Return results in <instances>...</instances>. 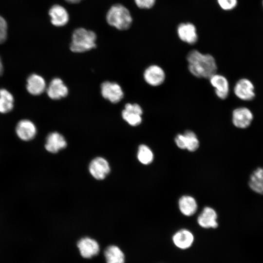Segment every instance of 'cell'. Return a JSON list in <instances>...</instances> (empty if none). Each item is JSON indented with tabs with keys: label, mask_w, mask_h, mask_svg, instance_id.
Segmentation results:
<instances>
[{
	"label": "cell",
	"mask_w": 263,
	"mask_h": 263,
	"mask_svg": "<svg viewBox=\"0 0 263 263\" xmlns=\"http://www.w3.org/2000/svg\"><path fill=\"white\" fill-rule=\"evenodd\" d=\"M187 60L189 72L196 77L209 79L217 72L215 59L210 54L193 50L188 54Z\"/></svg>",
	"instance_id": "1"
},
{
	"label": "cell",
	"mask_w": 263,
	"mask_h": 263,
	"mask_svg": "<svg viewBox=\"0 0 263 263\" xmlns=\"http://www.w3.org/2000/svg\"><path fill=\"white\" fill-rule=\"evenodd\" d=\"M96 35L84 28L75 29L72 36L70 48L74 53H83L96 47Z\"/></svg>",
	"instance_id": "2"
},
{
	"label": "cell",
	"mask_w": 263,
	"mask_h": 263,
	"mask_svg": "<svg viewBox=\"0 0 263 263\" xmlns=\"http://www.w3.org/2000/svg\"><path fill=\"white\" fill-rule=\"evenodd\" d=\"M106 18L110 25L119 30L128 29L132 22V18L130 11L121 4L112 5L108 10Z\"/></svg>",
	"instance_id": "3"
},
{
	"label": "cell",
	"mask_w": 263,
	"mask_h": 263,
	"mask_svg": "<svg viewBox=\"0 0 263 263\" xmlns=\"http://www.w3.org/2000/svg\"><path fill=\"white\" fill-rule=\"evenodd\" d=\"M233 91L235 95L244 101L251 100L255 96L253 84L245 78H241L236 83Z\"/></svg>",
	"instance_id": "4"
},
{
	"label": "cell",
	"mask_w": 263,
	"mask_h": 263,
	"mask_svg": "<svg viewBox=\"0 0 263 263\" xmlns=\"http://www.w3.org/2000/svg\"><path fill=\"white\" fill-rule=\"evenodd\" d=\"M143 110L141 106L136 103H127L122 112L123 119L129 125L136 126L142 121Z\"/></svg>",
	"instance_id": "5"
},
{
	"label": "cell",
	"mask_w": 263,
	"mask_h": 263,
	"mask_svg": "<svg viewBox=\"0 0 263 263\" xmlns=\"http://www.w3.org/2000/svg\"><path fill=\"white\" fill-rule=\"evenodd\" d=\"M145 81L151 86L156 87L162 84L166 79L164 70L157 65H151L145 70L144 74Z\"/></svg>",
	"instance_id": "6"
},
{
	"label": "cell",
	"mask_w": 263,
	"mask_h": 263,
	"mask_svg": "<svg viewBox=\"0 0 263 263\" xmlns=\"http://www.w3.org/2000/svg\"><path fill=\"white\" fill-rule=\"evenodd\" d=\"M253 119L251 111L246 107L235 109L232 113V122L234 126L240 129H245L251 124Z\"/></svg>",
	"instance_id": "7"
},
{
	"label": "cell",
	"mask_w": 263,
	"mask_h": 263,
	"mask_svg": "<svg viewBox=\"0 0 263 263\" xmlns=\"http://www.w3.org/2000/svg\"><path fill=\"white\" fill-rule=\"evenodd\" d=\"M77 246L81 256L85 259H90L96 256L100 251L98 242L88 237L80 239L77 243Z\"/></svg>",
	"instance_id": "8"
},
{
	"label": "cell",
	"mask_w": 263,
	"mask_h": 263,
	"mask_svg": "<svg viewBox=\"0 0 263 263\" xmlns=\"http://www.w3.org/2000/svg\"><path fill=\"white\" fill-rule=\"evenodd\" d=\"M103 97L113 103L119 102L123 97V92L120 86L115 82L105 81L101 86Z\"/></svg>",
	"instance_id": "9"
},
{
	"label": "cell",
	"mask_w": 263,
	"mask_h": 263,
	"mask_svg": "<svg viewBox=\"0 0 263 263\" xmlns=\"http://www.w3.org/2000/svg\"><path fill=\"white\" fill-rule=\"evenodd\" d=\"M210 83L214 88L216 96L221 99H226L229 93V85L227 78L217 73L209 78Z\"/></svg>",
	"instance_id": "10"
},
{
	"label": "cell",
	"mask_w": 263,
	"mask_h": 263,
	"mask_svg": "<svg viewBox=\"0 0 263 263\" xmlns=\"http://www.w3.org/2000/svg\"><path fill=\"white\" fill-rule=\"evenodd\" d=\"M89 169L91 175L97 180L104 179L110 171L108 161L101 157L94 159L91 162Z\"/></svg>",
	"instance_id": "11"
},
{
	"label": "cell",
	"mask_w": 263,
	"mask_h": 263,
	"mask_svg": "<svg viewBox=\"0 0 263 263\" xmlns=\"http://www.w3.org/2000/svg\"><path fill=\"white\" fill-rule=\"evenodd\" d=\"M177 33L179 38L183 42L194 44L198 40V35L195 26L191 23H182L177 27Z\"/></svg>",
	"instance_id": "12"
},
{
	"label": "cell",
	"mask_w": 263,
	"mask_h": 263,
	"mask_svg": "<svg viewBox=\"0 0 263 263\" xmlns=\"http://www.w3.org/2000/svg\"><path fill=\"white\" fill-rule=\"evenodd\" d=\"M17 136L22 140L30 141L33 139L37 133L35 125L30 120L23 119L19 121L16 128Z\"/></svg>",
	"instance_id": "13"
},
{
	"label": "cell",
	"mask_w": 263,
	"mask_h": 263,
	"mask_svg": "<svg viewBox=\"0 0 263 263\" xmlns=\"http://www.w3.org/2000/svg\"><path fill=\"white\" fill-rule=\"evenodd\" d=\"M48 96L53 100H58L67 96L68 89L59 78H54L46 89Z\"/></svg>",
	"instance_id": "14"
},
{
	"label": "cell",
	"mask_w": 263,
	"mask_h": 263,
	"mask_svg": "<svg viewBox=\"0 0 263 263\" xmlns=\"http://www.w3.org/2000/svg\"><path fill=\"white\" fill-rule=\"evenodd\" d=\"M49 15L51 17L52 24L56 27L65 25L69 20V14L66 9L59 4L52 6L49 11Z\"/></svg>",
	"instance_id": "15"
},
{
	"label": "cell",
	"mask_w": 263,
	"mask_h": 263,
	"mask_svg": "<svg viewBox=\"0 0 263 263\" xmlns=\"http://www.w3.org/2000/svg\"><path fill=\"white\" fill-rule=\"evenodd\" d=\"M217 214L215 210L208 207H205L197 218L199 225L205 228L218 227Z\"/></svg>",
	"instance_id": "16"
},
{
	"label": "cell",
	"mask_w": 263,
	"mask_h": 263,
	"mask_svg": "<svg viewBox=\"0 0 263 263\" xmlns=\"http://www.w3.org/2000/svg\"><path fill=\"white\" fill-rule=\"evenodd\" d=\"M67 146L65 139L58 132H53L47 136L45 144V149L51 153H56Z\"/></svg>",
	"instance_id": "17"
},
{
	"label": "cell",
	"mask_w": 263,
	"mask_h": 263,
	"mask_svg": "<svg viewBox=\"0 0 263 263\" xmlns=\"http://www.w3.org/2000/svg\"><path fill=\"white\" fill-rule=\"evenodd\" d=\"M26 89L32 95H39L46 89L45 81L40 75L33 74L27 79Z\"/></svg>",
	"instance_id": "18"
},
{
	"label": "cell",
	"mask_w": 263,
	"mask_h": 263,
	"mask_svg": "<svg viewBox=\"0 0 263 263\" xmlns=\"http://www.w3.org/2000/svg\"><path fill=\"white\" fill-rule=\"evenodd\" d=\"M175 245L181 249H186L191 246L194 241V236L188 230L182 229L177 231L172 237Z\"/></svg>",
	"instance_id": "19"
},
{
	"label": "cell",
	"mask_w": 263,
	"mask_h": 263,
	"mask_svg": "<svg viewBox=\"0 0 263 263\" xmlns=\"http://www.w3.org/2000/svg\"><path fill=\"white\" fill-rule=\"evenodd\" d=\"M248 185L250 188L256 193L263 195V167H259L251 173Z\"/></svg>",
	"instance_id": "20"
},
{
	"label": "cell",
	"mask_w": 263,
	"mask_h": 263,
	"mask_svg": "<svg viewBox=\"0 0 263 263\" xmlns=\"http://www.w3.org/2000/svg\"><path fill=\"white\" fill-rule=\"evenodd\" d=\"M179 208L181 213L187 216L193 215L197 209L195 199L189 195H184L179 200Z\"/></svg>",
	"instance_id": "21"
},
{
	"label": "cell",
	"mask_w": 263,
	"mask_h": 263,
	"mask_svg": "<svg viewBox=\"0 0 263 263\" xmlns=\"http://www.w3.org/2000/svg\"><path fill=\"white\" fill-rule=\"evenodd\" d=\"M104 255L107 263H125V255L117 245L107 246L104 250Z\"/></svg>",
	"instance_id": "22"
},
{
	"label": "cell",
	"mask_w": 263,
	"mask_h": 263,
	"mask_svg": "<svg viewBox=\"0 0 263 263\" xmlns=\"http://www.w3.org/2000/svg\"><path fill=\"white\" fill-rule=\"evenodd\" d=\"M139 161L143 164L149 165L153 160V154L150 149L145 144L140 145L137 154Z\"/></svg>",
	"instance_id": "23"
},
{
	"label": "cell",
	"mask_w": 263,
	"mask_h": 263,
	"mask_svg": "<svg viewBox=\"0 0 263 263\" xmlns=\"http://www.w3.org/2000/svg\"><path fill=\"white\" fill-rule=\"evenodd\" d=\"M184 135L186 149L190 152L196 151L199 148V141L195 133L191 130H187Z\"/></svg>",
	"instance_id": "24"
},
{
	"label": "cell",
	"mask_w": 263,
	"mask_h": 263,
	"mask_svg": "<svg viewBox=\"0 0 263 263\" xmlns=\"http://www.w3.org/2000/svg\"><path fill=\"white\" fill-rule=\"evenodd\" d=\"M14 101L0 96V113H2L10 112L13 108Z\"/></svg>",
	"instance_id": "25"
},
{
	"label": "cell",
	"mask_w": 263,
	"mask_h": 263,
	"mask_svg": "<svg viewBox=\"0 0 263 263\" xmlns=\"http://www.w3.org/2000/svg\"><path fill=\"white\" fill-rule=\"evenodd\" d=\"M219 6L224 10H231L237 5V0H217Z\"/></svg>",
	"instance_id": "26"
},
{
	"label": "cell",
	"mask_w": 263,
	"mask_h": 263,
	"mask_svg": "<svg viewBox=\"0 0 263 263\" xmlns=\"http://www.w3.org/2000/svg\"><path fill=\"white\" fill-rule=\"evenodd\" d=\"M7 24L5 19L0 16V44L4 42L7 38Z\"/></svg>",
	"instance_id": "27"
},
{
	"label": "cell",
	"mask_w": 263,
	"mask_h": 263,
	"mask_svg": "<svg viewBox=\"0 0 263 263\" xmlns=\"http://www.w3.org/2000/svg\"><path fill=\"white\" fill-rule=\"evenodd\" d=\"M136 5L141 9H150L153 7L156 0H134Z\"/></svg>",
	"instance_id": "28"
},
{
	"label": "cell",
	"mask_w": 263,
	"mask_h": 263,
	"mask_svg": "<svg viewBox=\"0 0 263 263\" xmlns=\"http://www.w3.org/2000/svg\"><path fill=\"white\" fill-rule=\"evenodd\" d=\"M175 143L176 146L180 149H186L185 137L184 134H177L174 139Z\"/></svg>",
	"instance_id": "29"
},
{
	"label": "cell",
	"mask_w": 263,
	"mask_h": 263,
	"mask_svg": "<svg viewBox=\"0 0 263 263\" xmlns=\"http://www.w3.org/2000/svg\"><path fill=\"white\" fill-rule=\"evenodd\" d=\"M66 2L71 4H76L80 2L82 0H65Z\"/></svg>",
	"instance_id": "30"
},
{
	"label": "cell",
	"mask_w": 263,
	"mask_h": 263,
	"mask_svg": "<svg viewBox=\"0 0 263 263\" xmlns=\"http://www.w3.org/2000/svg\"><path fill=\"white\" fill-rule=\"evenodd\" d=\"M3 70V65H2L1 59L0 57V76L2 74Z\"/></svg>",
	"instance_id": "31"
},
{
	"label": "cell",
	"mask_w": 263,
	"mask_h": 263,
	"mask_svg": "<svg viewBox=\"0 0 263 263\" xmlns=\"http://www.w3.org/2000/svg\"></svg>",
	"instance_id": "32"
}]
</instances>
